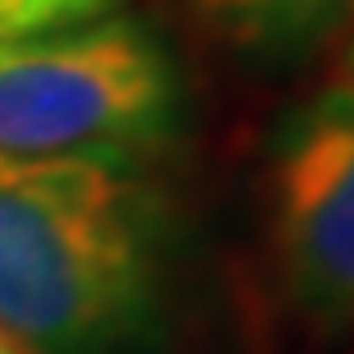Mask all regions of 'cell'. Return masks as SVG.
<instances>
[{
    "label": "cell",
    "instance_id": "cell-1",
    "mask_svg": "<svg viewBox=\"0 0 354 354\" xmlns=\"http://www.w3.org/2000/svg\"><path fill=\"white\" fill-rule=\"evenodd\" d=\"M133 166L0 152V331L32 354H120L138 341L157 263Z\"/></svg>",
    "mask_w": 354,
    "mask_h": 354
},
{
    "label": "cell",
    "instance_id": "cell-2",
    "mask_svg": "<svg viewBox=\"0 0 354 354\" xmlns=\"http://www.w3.org/2000/svg\"><path fill=\"white\" fill-rule=\"evenodd\" d=\"M180 115L166 41L138 19L106 14L79 28L0 46V152L92 157L138 166Z\"/></svg>",
    "mask_w": 354,
    "mask_h": 354
},
{
    "label": "cell",
    "instance_id": "cell-3",
    "mask_svg": "<svg viewBox=\"0 0 354 354\" xmlns=\"http://www.w3.org/2000/svg\"><path fill=\"white\" fill-rule=\"evenodd\" d=\"M276 286L313 327H354V88L295 106L263 171Z\"/></svg>",
    "mask_w": 354,
    "mask_h": 354
},
{
    "label": "cell",
    "instance_id": "cell-4",
    "mask_svg": "<svg viewBox=\"0 0 354 354\" xmlns=\"http://www.w3.org/2000/svg\"><path fill=\"white\" fill-rule=\"evenodd\" d=\"M180 10L249 65H299L345 32L354 0H180Z\"/></svg>",
    "mask_w": 354,
    "mask_h": 354
},
{
    "label": "cell",
    "instance_id": "cell-5",
    "mask_svg": "<svg viewBox=\"0 0 354 354\" xmlns=\"http://www.w3.org/2000/svg\"><path fill=\"white\" fill-rule=\"evenodd\" d=\"M124 0H0V46L120 14Z\"/></svg>",
    "mask_w": 354,
    "mask_h": 354
},
{
    "label": "cell",
    "instance_id": "cell-6",
    "mask_svg": "<svg viewBox=\"0 0 354 354\" xmlns=\"http://www.w3.org/2000/svg\"><path fill=\"white\" fill-rule=\"evenodd\" d=\"M341 83L354 88V14L350 24H345V46H341Z\"/></svg>",
    "mask_w": 354,
    "mask_h": 354
},
{
    "label": "cell",
    "instance_id": "cell-7",
    "mask_svg": "<svg viewBox=\"0 0 354 354\" xmlns=\"http://www.w3.org/2000/svg\"><path fill=\"white\" fill-rule=\"evenodd\" d=\"M0 354H32V350H28V345H19L10 331H0Z\"/></svg>",
    "mask_w": 354,
    "mask_h": 354
}]
</instances>
